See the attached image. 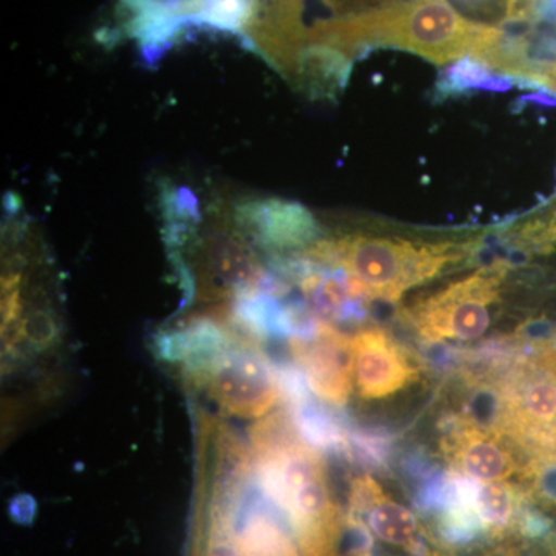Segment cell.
<instances>
[{"mask_svg":"<svg viewBox=\"0 0 556 556\" xmlns=\"http://www.w3.org/2000/svg\"><path fill=\"white\" fill-rule=\"evenodd\" d=\"M438 541L447 547H466L478 540L484 532L475 507H450L444 514L438 515Z\"/></svg>","mask_w":556,"mask_h":556,"instance_id":"44dd1931","label":"cell"},{"mask_svg":"<svg viewBox=\"0 0 556 556\" xmlns=\"http://www.w3.org/2000/svg\"><path fill=\"white\" fill-rule=\"evenodd\" d=\"M519 485L533 503L556 511V452L530 456L519 475Z\"/></svg>","mask_w":556,"mask_h":556,"instance_id":"ffe728a7","label":"cell"},{"mask_svg":"<svg viewBox=\"0 0 556 556\" xmlns=\"http://www.w3.org/2000/svg\"><path fill=\"white\" fill-rule=\"evenodd\" d=\"M236 222L260 247L276 252L305 251L321 233L314 215L294 201H244L236 208Z\"/></svg>","mask_w":556,"mask_h":556,"instance_id":"52a82bcc","label":"cell"},{"mask_svg":"<svg viewBox=\"0 0 556 556\" xmlns=\"http://www.w3.org/2000/svg\"><path fill=\"white\" fill-rule=\"evenodd\" d=\"M517 78L492 75V68L484 62L466 56L450 65L439 76L437 91L439 100L463 97L471 90L506 91L517 83Z\"/></svg>","mask_w":556,"mask_h":556,"instance_id":"2e32d148","label":"cell"},{"mask_svg":"<svg viewBox=\"0 0 556 556\" xmlns=\"http://www.w3.org/2000/svg\"><path fill=\"white\" fill-rule=\"evenodd\" d=\"M525 490L510 482H484L479 485L475 510L486 535L504 540L517 532V518Z\"/></svg>","mask_w":556,"mask_h":556,"instance_id":"7c38bea8","label":"cell"},{"mask_svg":"<svg viewBox=\"0 0 556 556\" xmlns=\"http://www.w3.org/2000/svg\"><path fill=\"white\" fill-rule=\"evenodd\" d=\"M294 68L311 97L334 98L346 84L351 62L342 51L317 43L300 51Z\"/></svg>","mask_w":556,"mask_h":556,"instance_id":"8fae6325","label":"cell"},{"mask_svg":"<svg viewBox=\"0 0 556 556\" xmlns=\"http://www.w3.org/2000/svg\"><path fill=\"white\" fill-rule=\"evenodd\" d=\"M386 496L382 486L371 475H358L351 481L350 500L346 517L364 521L365 514L375 506L380 497Z\"/></svg>","mask_w":556,"mask_h":556,"instance_id":"7402d4cb","label":"cell"},{"mask_svg":"<svg viewBox=\"0 0 556 556\" xmlns=\"http://www.w3.org/2000/svg\"><path fill=\"white\" fill-rule=\"evenodd\" d=\"M518 241L522 247L547 251L556 241V212L546 222L526 225L519 230Z\"/></svg>","mask_w":556,"mask_h":556,"instance_id":"cb8c5ba5","label":"cell"},{"mask_svg":"<svg viewBox=\"0 0 556 556\" xmlns=\"http://www.w3.org/2000/svg\"><path fill=\"white\" fill-rule=\"evenodd\" d=\"M288 343L311 391L332 407H345L354 387L353 336L321 318L313 339H289Z\"/></svg>","mask_w":556,"mask_h":556,"instance_id":"8992f818","label":"cell"},{"mask_svg":"<svg viewBox=\"0 0 556 556\" xmlns=\"http://www.w3.org/2000/svg\"><path fill=\"white\" fill-rule=\"evenodd\" d=\"M260 0H190L186 25L240 35L258 13Z\"/></svg>","mask_w":556,"mask_h":556,"instance_id":"9a60e30c","label":"cell"},{"mask_svg":"<svg viewBox=\"0 0 556 556\" xmlns=\"http://www.w3.org/2000/svg\"><path fill=\"white\" fill-rule=\"evenodd\" d=\"M204 383L223 408L244 419L265 416L283 399L276 365L252 346H233Z\"/></svg>","mask_w":556,"mask_h":556,"instance_id":"277c9868","label":"cell"},{"mask_svg":"<svg viewBox=\"0 0 556 556\" xmlns=\"http://www.w3.org/2000/svg\"><path fill=\"white\" fill-rule=\"evenodd\" d=\"M300 438L318 453L348 457L346 426L313 397L289 408Z\"/></svg>","mask_w":556,"mask_h":556,"instance_id":"4fadbf2b","label":"cell"},{"mask_svg":"<svg viewBox=\"0 0 556 556\" xmlns=\"http://www.w3.org/2000/svg\"><path fill=\"white\" fill-rule=\"evenodd\" d=\"M207 258L212 274L226 287L232 288L236 295L251 291L263 274L248 248L230 237L217 236L211 239Z\"/></svg>","mask_w":556,"mask_h":556,"instance_id":"5bb4252c","label":"cell"},{"mask_svg":"<svg viewBox=\"0 0 556 556\" xmlns=\"http://www.w3.org/2000/svg\"><path fill=\"white\" fill-rule=\"evenodd\" d=\"M464 386L459 413L464 422L486 433L507 437L510 397L503 372L471 369L464 375Z\"/></svg>","mask_w":556,"mask_h":556,"instance_id":"9c48e42d","label":"cell"},{"mask_svg":"<svg viewBox=\"0 0 556 556\" xmlns=\"http://www.w3.org/2000/svg\"><path fill=\"white\" fill-rule=\"evenodd\" d=\"M160 200L166 219L167 243L169 247H181L200 223L195 195L182 186L163 185Z\"/></svg>","mask_w":556,"mask_h":556,"instance_id":"d6986e66","label":"cell"},{"mask_svg":"<svg viewBox=\"0 0 556 556\" xmlns=\"http://www.w3.org/2000/svg\"><path fill=\"white\" fill-rule=\"evenodd\" d=\"M348 457L369 471L390 470L393 459L394 434L382 427L346 426Z\"/></svg>","mask_w":556,"mask_h":556,"instance_id":"ac0fdd59","label":"cell"},{"mask_svg":"<svg viewBox=\"0 0 556 556\" xmlns=\"http://www.w3.org/2000/svg\"><path fill=\"white\" fill-rule=\"evenodd\" d=\"M38 515V503L28 493L16 495L9 503V517L20 526H33Z\"/></svg>","mask_w":556,"mask_h":556,"instance_id":"484cf974","label":"cell"},{"mask_svg":"<svg viewBox=\"0 0 556 556\" xmlns=\"http://www.w3.org/2000/svg\"><path fill=\"white\" fill-rule=\"evenodd\" d=\"M478 240L412 241L388 237L346 236L318 240L303 254L325 266L345 269L371 289L375 300L396 303L408 289L473 260Z\"/></svg>","mask_w":556,"mask_h":556,"instance_id":"7a4b0ae2","label":"cell"},{"mask_svg":"<svg viewBox=\"0 0 556 556\" xmlns=\"http://www.w3.org/2000/svg\"><path fill=\"white\" fill-rule=\"evenodd\" d=\"M551 90L556 91V73H555L554 79H552V83H551Z\"/></svg>","mask_w":556,"mask_h":556,"instance_id":"4316f807","label":"cell"},{"mask_svg":"<svg viewBox=\"0 0 556 556\" xmlns=\"http://www.w3.org/2000/svg\"><path fill=\"white\" fill-rule=\"evenodd\" d=\"M484 30L485 24L466 20L448 0H401L321 22L306 39L348 54L391 47L444 65L471 56Z\"/></svg>","mask_w":556,"mask_h":556,"instance_id":"6da1fadb","label":"cell"},{"mask_svg":"<svg viewBox=\"0 0 556 556\" xmlns=\"http://www.w3.org/2000/svg\"><path fill=\"white\" fill-rule=\"evenodd\" d=\"M268 503L263 492L249 500L237 532L241 556H300L294 541L281 527L278 515L269 510Z\"/></svg>","mask_w":556,"mask_h":556,"instance_id":"30bf717a","label":"cell"},{"mask_svg":"<svg viewBox=\"0 0 556 556\" xmlns=\"http://www.w3.org/2000/svg\"><path fill=\"white\" fill-rule=\"evenodd\" d=\"M507 439L511 438L486 433L463 422L456 430L442 434L441 450L453 470L478 481H507L522 471L515 445Z\"/></svg>","mask_w":556,"mask_h":556,"instance_id":"ba28073f","label":"cell"},{"mask_svg":"<svg viewBox=\"0 0 556 556\" xmlns=\"http://www.w3.org/2000/svg\"><path fill=\"white\" fill-rule=\"evenodd\" d=\"M507 262L482 266L478 273L419 298L408 308L396 311L397 320L415 329L428 342H473L492 325V308L500 302Z\"/></svg>","mask_w":556,"mask_h":556,"instance_id":"3957f363","label":"cell"},{"mask_svg":"<svg viewBox=\"0 0 556 556\" xmlns=\"http://www.w3.org/2000/svg\"><path fill=\"white\" fill-rule=\"evenodd\" d=\"M354 388L367 401L393 396L422 378L426 365L387 329L371 327L353 336Z\"/></svg>","mask_w":556,"mask_h":556,"instance_id":"5b68a950","label":"cell"},{"mask_svg":"<svg viewBox=\"0 0 556 556\" xmlns=\"http://www.w3.org/2000/svg\"><path fill=\"white\" fill-rule=\"evenodd\" d=\"M21 277L20 274L3 278L2 285V331L17 321L21 313Z\"/></svg>","mask_w":556,"mask_h":556,"instance_id":"d4e9b609","label":"cell"},{"mask_svg":"<svg viewBox=\"0 0 556 556\" xmlns=\"http://www.w3.org/2000/svg\"><path fill=\"white\" fill-rule=\"evenodd\" d=\"M21 332L36 350H47L56 342V321L47 311H35L21 325Z\"/></svg>","mask_w":556,"mask_h":556,"instance_id":"603a6c76","label":"cell"},{"mask_svg":"<svg viewBox=\"0 0 556 556\" xmlns=\"http://www.w3.org/2000/svg\"><path fill=\"white\" fill-rule=\"evenodd\" d=\"M364 522L383 543L407 547L419 533V519L409 508L390 497L382 496L367 514Z\"/></svg>","mask_w":556,"mask_h":556,"instance_id":"e0dca14e","label":"cell"}]
</instances>
